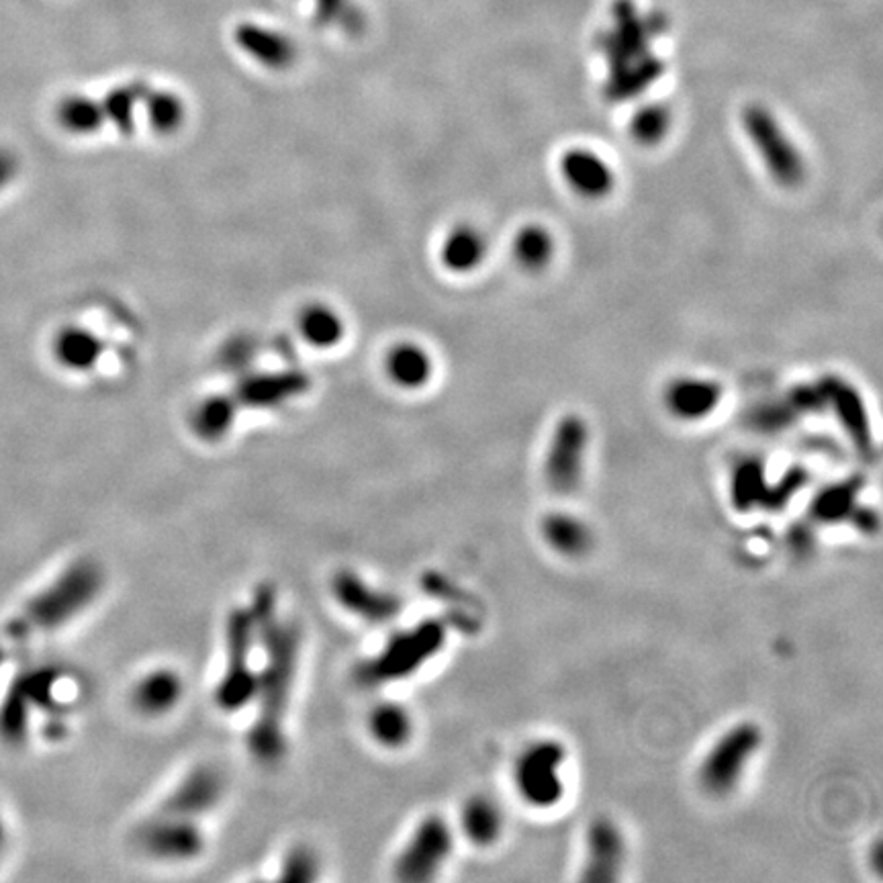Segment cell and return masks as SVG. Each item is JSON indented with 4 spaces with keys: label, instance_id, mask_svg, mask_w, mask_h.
I'll list each match as a JSON object with an SVG mask.
<instances>
[{
    "label": "cell",
    "instance_id": "20",
    "mask_svg": "<svg viewBox=\"0 0 883 883\" xmlns=\"http://www.w3.org/2000/svg\"><path fill=\"white\" fill-rule=\"evenodd\" d=\"M505 816L498 800L491 795L474 794L460 808V832L472 847L487 849L503 837Z\"/></svg>",
    "mask_w": 883,
    "mask_h": 883
},
{
    "label": "cell",
    "instance_id": "7",
    "mask_svg": "<svg viewBox=\"0 0 883 883\" xmlns=\"http://www.w3.org/2000/svg\"><path fill=\"white\" fill-rule=\"evenodd\" d=\"M455 853V828L442 814L424 816L393 861V878L403 883L432 882Z\"/></svg>",
    "mask_w": 883,
    "mask_h": 883
},
{
    "label": "cell",
    "instance_id": "3",
    "mask_svg": "<svg viewBox=\"0 0 883 883\" xmlns=\"http://www.w3.org/2000/svg\"><path fill=\"white\" fill-rule=\"evenodd\" d=\"M446 645V626L440 619H424L412 628L393 634L379 652L356 669V683L365 690H379L420 673Z\"/></svg>",
    "mask_w": 883,
    "mask_h": 883
},
{
    "label": "cell",
    "instance_id": "18",
    "mask_svg": "<svg viewBox=\"0 0 883 883\" xmlns=\"http://www.w3.org/2000/svg\"><path fill=\"white\" fill-rule=\"evenodd\" d=\"M722 387L712 379L681 377L667 387L664 405L681 422H702L718 410Z\"/></svg>",
    "mask_w": 883,
    "mask_h": 883
},
{
    "label": "cell",
    "instance_id": "31",
    "mask_svg": "<svg viewBox=\"0 0 883 883\" xmlns=\"http://www.w3.org/2000/svg\"><path fill=\"white\" fill-rule=\"evenodd\" d=\"M142 109L149 127L160 135H175L187 121V107L182 99L166 90H147Z\"/></svg>",
    "mask_w": 883,
    "mask_h": 883
},
{
    "label": "cell",
    "instance_id": "24",
    "mask_svg": "<svg viewBox=\"0 0 883 883\" xmlns=\"http://www.w3.org/2000/svg\"><path fill=\"white\" fill-rule=\"evenodd\" d=\"M863 487L861 477H851L839 483L825 487L809 503V514L818 524H840L851 522L854 510L859 507V493Z\"/></svg>",
    "mask_w": 883,
    "mask_h": 883
},
{
    "label": "cell",
    "instance_id": "27",
    "mask_svg": "<svg viewBox=\"0 0 883 883\" xmlns=\"http://www.w3.org/2000/svg\"><path fill=\"white\" fill-rule=\"evenodd\" d=\"M299 334L313 348H334L346 336V324L338 311L313 303L299 315Z\"/></svg>",
    "mask_w": 883,
    "mask_h": 883
},
{
    "label": "cell",
    "instance_id": "8",
    "mask_svg": "<svg viewBox=\"0 0 883 883\" xmlns=\"http://www.w3.org/2000/svg\"><path fill=\"white\" fill-rule=\"evenodd\" d=\"M742 125L773 180L785 189L800 187L806 163L775 115L761 104H749L742 111Z\"/></svg>",
    "mask_w": 883,
    "mask_h": 883
},
{
    "label": "cell",
    "instance_id": "35",
    "mask_svg": "<svg viewBox=\"0 0 883 883\" xmlns=\"http://www.w3.org/2000/svg\"><path fill=\"white\" fill-rule=\"evenodd\" d=\"M671 130V115L661 104H648L634 113L630 135L640 146H657Z\"/></svg>",
    "mask_w": 883,
    "mask_h": 883
},
{
    "label": "cell",
    "instance_id": "5",
    "mask_svg": "<svg viewBox=\"0 0 883 883\" xmlns=\"http://www.w3.org/2000/svg\"><path fill=\"white\" fill-rule=\"evenodd\" d=\"M569 751L557 738H538L515 757L512 780L519 802L528 808L548 812L567 795L565 767Z\"/></svg>",
    "mask_w": 883,
    "mask_h": 883
},
{
    "label": "cell",
    "instance_id": "12",
    "mask_svg": "<svg viewBox=\"0 0 883 883\" xmlns=\"http://www.w3.org/2000/svg\"><path fill=\"white\" fill-rule=\"evenodd\" d=\"M628 857L624 830L610 816H597L589 823L583 837L581 880L591 883L618 882Z\"/></svg>",
    "mask_w": 883,
    "mask_h": 883
},
{
    "label": "cell",
    "instance_id": "37",
    "mask_svg": "<svg viewBox=\"0 0 883 883\" xmlns=\"http://www.w3.org/2000/svg\"><path fill=\"white\" fill-rule=\"evenodd\" d=\"M244 45H248L250 47L252 54L254 56H258V58L266 62V64H270V66H275V68H280V66H284L289 59H291V49L284 45L282 40H272L270 35L268 37H260V35H244Z\"/></svg>",
    "mask_w": 883,
    "mask_h": 883
},
{
    "label": "cell",
    "instance_id": "25",
    "mask_svg": "<svg viewBox=\"0 0 883 883\" xmlns=\"http://www.w3.org/2000/svg\"><path fill=\"white\" fill-rule=\"evenodd\" d=\"M487 239L483 232L472 225H457L442 244L440 260L450 272L467 275L483 265Z\"/></svg>",
    "mask_w": 883,
    "mask_h": 883
},
{
    "label": "cell",
    "instance_id": "1",
    "mask_svg": "<svg viewBox=\"0 0 883 883\" xmlns=\"http://www.w3.org/2000/svg\"><path fill=\"white\" fill-rule=\"evenodd\" d=\"M256 645L262 648V664L256 673V714L246 745L260 765H277L287 755V716L293 697L301 659V630L293 619L282 618L277 591L258 585L252 595Z\"/></svg>",
    "mask_w": 883,
    "mask_h": 883
},
{
    "label": "cell",
    "instance_id": "4",
    "mask_svg": "<svg viewBox=\"0 0 883 883\" xmlns=\"http://www.w3.org/2000/svg\"><path fill=\"white\" fill-rule=\"evenodd\" d=\"M256 652V626L250 607L239 605L227 612L223 624V669L215 685V704L225 714H237L252 706L256 693L254 667Z\"/></svg>",
    "mask_w": 883,
    "mask_h": 883
},
{
    "label": "cell",
    "instance_id": "10",
    "mask_svg": "<svg viewBox=\"0 0 883 883\" xmlns=\"http://www.w3.org/2000/svg\"><path fill=\"white\" fill-rule=\"evenodd\" d=\"M135 845L156 861L187 863L205 851V830L201 820L158 809L135 830Z\"/></svg>",
    "mask_w": 883,
    "mask_h": 883
},
{
    "label": "cell",
    "instance_id": "39",
    "mask_svg": "<svg viewBox=\"0 0 883 883\" xmlns=\"http://www.w3.org/2000/svg\"><path fill=\"white\" fill-rule=\"evenodd\" d=\"M19 172V158L11 149L0 147V191L11 185Z\"/></svg>",
    "mask_w": 883,
    "mask_h": 883
},
{
    "label": "cell",
    "instance_id": "13",
    "mask_svg": "<svg viewBox=\"0 0 883 883\" xmlns=\"http://www.w3.org/2000/svg\"><path fill=\"white\" fill-rule=\"evenodd\" d=\"M225 795V778L217 767L197 765L178 781L175 790L164 797L160 812L182 818L203 820L217 808Z\"/></svg>",
    "mask_w": 883,
    "mask_h": 883
},
{
    "label": "cell",
    "instance_id": "38",
    "mask_svg": "<svg viewBox=\"0 0 883 883\" xmlns=\"http://www.w3.org/2000/svg\"><path fill=\"white\" fill-rule=\"evenodd\" d=\"M221 360L230 370L250 367V362L254 360V342L248 338L230 342V346H225V350L221 354Z\"/></svg>",
    "mask_w": 883,
    "mask_h": 883
},
{
    "label": "cell",
    "instance_id": "11",
    "mask_svg": "<svg viewBox=\"0 0 883 883\" xmlns=\"http://www.w3.org/2000/svg\"><path fill=\"white\" fill-rule=\"evenodd\" d=\"M332 595L344 612L375 626L389 624L399 618V614L403 612V602L399 595L375 588L362 574L356 573L353 569H339L338 573L334 574Z\"/></svg>",
    "mask_w": 883,
    "mask_h": 883
},
{
    "label": "cell",
    "instance_id": "21",
    "mask_svg": "<svg viewBox=\"0 0 883 883\" xmlns=\"http://www.w3.org/2000/svg\"><path fill=\"white\" fill-rule=\"evenodd\" d=\"M368 735L387 751H399L410 745L415 730L412 712L398 702H381L370 709Z\"/></svg>",
    "mask_w": 883,
    "mask_h": 883
},
{
    "label": "cell",
    "instance_id": "22",
    "mask_svg": "<svg viewBox=\"0 0 883 883\" xmlns=\"http://www.w3.org/2000/svg\"><path fill=\"white\" fill-rule=\"evenodd\" d=\"M239 403L234 393L205 398L191 413L192 434L206 444L221 442L236 426Z\"/></svg>",
    "mask_w": 883,
    "mask_h": 883
},
{
    "label": "cell",
    "instance_id": "40",
    "mask_svg": "<svg viewBox=\"0 0 883 883\" xmlns=\"http://www.w3.org/2000/svg\"><path fill=\"white\" fill-rule=\"evenodd\" d=\"M0 840H2V823H0Z\"/></svg>",
    "mask_w": 883,
    "mask_h": 883
},
{
    "label": "cell",
    "instance_id": "15",
    "mask_svg": "<svg viewBox=\"0 0 883 883\" xmlns=\"http://www.w3.org/2000/svg\"><path fill=\"white\" fill-rule=\"evenodd\" d=\"M820 389L825 393L826 403H830L837 413L845 434L853 442L857 452L871 460L875 455V442L871 434L869 413L859 391L839 377H826L820 383Z\"/></svg>",
    "mask_w": 883,
    "mask_h": 883
},
{
    "label": "cell",
    "instance_id": "30",
    "mask_svg": "<svg viewBox=\"0 0 883 883\" xmlns=\"http://www.w3.org/2000/svg\"><path fill=\"white\" fill-rule=\"evenodd\" d=\"M514 256L522 268L543 270L555 256V237L543 225H524L514 239Z\"/></svg>",
    "mask_w": 883,
    "mask_h": 883
},
{
    "label": "cell",
    "instance_id": "28",
    "mask_svg": "<svg viewBox=\"0 0 883 883\" xmlns=\"http://www.w3.org/2000/svg\"><path fill=\"white\" fill-rule=\"evenodd\" d=\"M765 467L757 458L740 460L730 474V501L736 512H752L763 505L767 493Z\"/></svg>",
    "mask_w": 883,
    "mask_h": 883
},
{
    "label": "cell",
    "instance_id": "19",
    "mask_svg": "<svg viewBox=\"0 0 883 883\" xmlns=\"http://www.w3.org/2000/svg\"><path fill=\"white\" fill-rule=\"evenodd\" d=\"M540 536L545 545L562 559H581L595 543L593 530L583 517L560 510L543 517Z\"/></svg>",
    "mask_w": 883,
    "mask_h": 883
},
{
    "label": "cell",
    "instance_id": "34",
    "mask_svg": "<svg viewBox=\"0 0 883 883\" xmlns=\"http://www.w3.org/2000/svg\"><path fill=\"white\" fill-rule=\"evenodd\" d=\"M322 861L310 845H294L280 861L279 880L284 883H310L320 880Z\"/></svg>",
    "mask_w": 883,
    "mask_h": 883
},
{
    "label": "cell",
    "instance_id": "17",
    "mask_svg": "<svg viewBox=\"0 0 883 883\" xmlns=\"http://www.w3.org/2000/svg\"><path fill=\"white\" fill-rule=\"evenodd\" d=\"M560 172L567 185L585 199H604L616 187V175L604 158L585 147H573L562 154Z\"/></svg>",
    "mask_w": 883,
    "mask_h": 883
},
{
    "label": "cell",
    "instance_id": "14",
    "mask_svg": "<svg viewBox=\"0 0 883 883\" xmlns=\"http://www.w3.org/2000/svg\"><path fill=\"white\" fill-rule=\"evenodd\" d=\"M311 381L308 375L289 370V372H268V375H250L242 377L237 383L234 398L239 407L248 410H277L293 399L301 398L310 391Z\"/></svg>",
    "mask_w": 883,
    "mask_h": 883
},
{
    "label": "cell",
    "instance_id": "23",
    "mask_svg": "<svg viewBox=\"0 0 883 883\" xmlns=\"http://www.w3.org/2000/svg\"><path fill=\"white\" fill-rule=\"evenodd\" d=\"M104 342L94 332L80 325H68L54 339V354L59 365L74 372H87L99 365Z\"/></svg>",
    "mask_w": 883,
    "mask_h": 883
},
{
    "label": "cell",
    "instance_id": "32",
    "mask_svg": "<svg viewBox=\"0 0 883 883\" xmlns=\"http://www.w3.org/2000/svg\"><path fill=\"white\" fill-rule=\"evenodd\" d=\"M147 90H149V87L139 85V82L111 90L101 101L107 123H113L118 127V132L133 133L135 121H137V111L144 107Z\"/></svg>",
    "mask_w": 883,
    "mask_h": 883
},
{
    "label": "cell",
    "instance_id": "33",
    "mask_svg": "<svg viewBox=\"0 0 883 883\" xmlns=\"http://www.w3.org/2000/svg\"><path fill=\"white\" fill-rule=\"evenodd\" d=\"M33 706L23 690V685L16 681L13 692L9 693L4 707L0 712V736L13 745H19L25 740L27 735V718H30V707Z\"/></svg>",
    "mask_w": 883,
    "mask_h": 883
},
{
    "label": "cell",
    "instance_id": "6",
    "mask_svg": "<svg viewBox=\"0 0 883 883\" xmlns=\"http://www.w3.org/2000/svg\"><path fill=\"white\" fill-rule=\"evenodd\" d=\"M763 728L752 720L736 722L707 749L697 767V783L712 797L735 794L752 759L763 749Z\"/></svg>",
    "mask_w": 883,
    "mask_h": 883
},
{
    "label": "cell",
    "instance_id": "26",
    "mask_svg": "<svg viewBox=\"0 0 883 883\" xmlns=\"http://www.w3.org/2000/svg\"><path fill=\"white\" fill-rule=\"evenodd\" d=\"M384 367L393 383L401 389H412V391L422 389L424 384L429 383L432 372H434L432 356L427 354L426 348H422L413 342L395 346L387 356Z\"/></svg>",
    "mask_w": 883,
    "mask_h": 883
},
{
    "label": "cell",
    "instance_id": "29",
    "mask_svg": "<svg viewBox=\"0 0 883 883\" xmlns=\"http://www.w3.org/2000/svg\"><path fill=\"white\" fill-rule=\"evenodd\" d=\"M56 118H58L62 130L72 133V135H92V133L101 132L107 123L103 103L92 97H85V94L66 97L58 104Z\"/></svg>",
    "mask_w": 883,
    "mask_h": 883
},
{
    "label": "cell",
    "instance_id": "2",
    "mask_svg": "<svg viewBox=\"0 0 883 883\" xmlns=\"http://www.w3.org/2000/svg\"><path fill=\"white\" fill-rule=\"evenodd\" d=\"M103 567L92 559H78L68 565L62 573L33 595L23 612L11 619L7 633L15 640L30 638L35 634L54 633L70 624L103 593Z\"/></svg>",
    "mask_w": 883,
    "mask_h": 883
},
{
    "label": "cell",
    "instance_id": "9",
    "mask_svg": "<svg viewBox=\"0 0 883 883\" xmlns=\"http://www.w3.org/2000/svg\"><path fill=\"white\" fill-rule=\"evenodd\" d=\"M588 448V422L577 413L560 417L548 442L543 469L546 485L555 495L569 498L581 487Z\"/></svg>",
    "mask_w": 883,
    "mask_h": 883
},
{
    "label": "cell",
    "instance_id": "16",
    "mask_svg": "<svg viewBox=\"0 0 883 883\" xmlns=\"http://www.w3.org/2000/svg\"><path fill=\"white\" fill-rule=\"evenodd\" d=\"M185 697V679L172 667H158L144 673L132 688V706L146 718L172 714Z\"/></svg>",
    "mask_w": 883,
    "mask_h": 883
},
{
    "label": "cell",
    "instance_id": "36",
    "mask_svg": "<svg viewBox=\"0 0 883 883\" xmlns=\"http://www.w3.org/2000/svg\"><path fill=\"white\" fill-rule=\"evenodd\" d=\"M808 481V472L802 469H794L787 472L780 483L767 487L765 501L763 507L765 510H781L783 505H787L790 501L794 500L795 493L806 485Z\"/></svg>",
    "mask_w": 883,
    "mask_h": 883
}]
</instances>
